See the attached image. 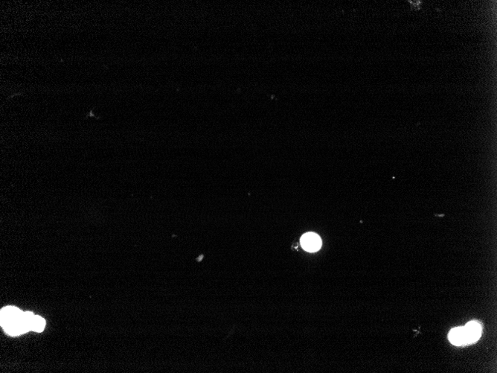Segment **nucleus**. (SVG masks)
I'll return each instance as SVG.
<instances>
[{
	"mask_svg": "<svg viewBox=\"0 0 497 373\" xmlns=\"http://www.w3.org/2000/svg\"><path fill=\"white\" fill-rule=\"evenodd\" d=\"M1 326L11 336L20 335L30 331L24 312L14 306H7L1 310Z\"/></svg>",
	"mask_w": 497,
	"mask_h": 373,
	"instance_id": "f257e3e1",
	"label": "nucleus"
},
{
	"mask_svg": "<svg viewBox=\"0 0 497 373\" xmlns=\"http://www.w3.org/2000/svg\"><path fill=\"white\" fill-rule=\"evenodd\" d=\"M301 244L305 251L309 252H315L319 251L322 245L321 239L317 234L310 233L305 234L302 236L301 239Z\"/></svg>",
	"mask_w": 497,
	"mask_h": 373,
	"instance_id": "f03ea898",
	"label": "nucleus"
},
{
	"mask_svg": "<svg viewBox=\"0 0 497 373\" xmlns=\"http://www.w3.org/2000/svg\"><path fill=\"white\" fill-rule=\"evenodd\" d=\"M464 328L467 344L475 343L480 338L481 334H482V326L479 322H476V321H471V322L467 323Z\"/></svg>",
	"mask_w": 497,
	"mask_h": 373,
	"instance_id": "7ed1b4c3",
	"label": "nucleus"
},
{
	"mask_svg": "<svg viewBox=\"0 0 497 373\" xmlns=\"http://www.w3.org/2000/svg\"><path fill=\"white\" fill-rule=\"evenodd\" d=\"M448 337H449L451 343L455 346H462V345L467 344L464 327H458V328L451 330Z\"/></svg>",
	"mask_w": 497,
	"mask_h": 373,
	"instance_id": "20e7f679",
	"label": "nucleus"
},
{
	"mask_svg": "<svg viewBox=\"0 0 497 373\" xmlns=\"http://www.w3.org/2000/svg\"><path fill=\"white\" fill-rule=\"evenodd\" d=\"M46 326V321L41 317L35 315L33 320H32L31 330L36 331V332H42Z\"/></svg>",
	"mask_w": 497,
	"mask_h": 373,
	"instance_id": "39448f33",
	"label": "nucleus"
}]
</instances>
